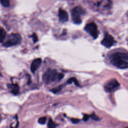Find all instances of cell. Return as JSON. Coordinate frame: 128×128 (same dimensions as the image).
I'll list each match as a JSON object with an SVG mask.
<instances>
[{
  "instance_id": "ffe728a7",
  "label": "cell",
  "mask_w": 128,
  "mask_h": 128,
  "mask_svg": "<svg viewBox=\"0 0 128 128\" xmlns=\"http://www.w3.org/2000/svg\"><path fill=\"white\" fill-rule=\"evenodd\" d=\"M0 76H2V74H1V73H0Z\"/></svg>"
},
{
  "instance_id": "9c48e42d",
  "label": "cell",
  "mask_w": 128,
  "mask_h": 128,
  "mask_svg": "<svg viewBox=\"0 0 128 128\" xmlns=\"http://www.w3.org/2000/svg\"><path fill=\"white\" fill-rule=\"evenodd\" d=\"M42 63L41 58H36L33 60L30 65V70L32 72L34 73Z\"/></svg>"
},
{
  "instance_id": "5bb4252c",
  "label": "cell",
  "mask_w": 128,
  "mask_h": 128,
  "mask_svg": "<svg viewBox=\"0 0 128 128\" xmlns=\"http://www.w3.org/2000/svg\"><path fill=\"white\" fill-rule=\"evenodd\" d=\"M0 2L1 4L5 7H8L10 6V2L8 0H0Z\"/></svg>"
},
{
  "instance_id": "30bf717a",
  "label": "cell",
  "mask_w": 128,
  "mask_h": 128,
  "mask_svg": "<svg viewBox=\"0 0 128 128\" xmlns=\"http://www.w3.org/2000/svg\"><path fill=\"white\" fill-rule=\"evenodd\" d=\"M10 88L12 89V92L14 94H18L19 92V86L18 84H12L10 86Z\"/></svg>"
},
{
  "instance_id": "9a60e30c",
  "label": "cell",
  "mask_w": 128,
  "mask_h": 128,
  "mask_svg": "<svg viewBox=\"0 0 128 128\" xmlns=\"http://www.w3.org/2000/svg\"><path fill=\"white\" fill-rule=\"evenodd\" d=\"M46 117H41L38 120V122L40 124H44L46 122Z\"/></svg>"
},
{
  "instance_id": "6da1fadb",
  "label": "cell",
  "mask_w": 128,
  "mask_h": 128,
  "mask_svg": "<svg viewBox=\"0 0 128 128\" xmlns=\"http://www.w3.org/2000/svg\"><path fill=\"white\" fill-rule=\"evenodd\" d=\"M110 62L119 68H128V53L116 52L112 54L110 58Z\"/></svg>"
},
{
  "instance_id": "8fae6325",
  "label": "cell",
  "mask_w": 128,
  "mask_h": 128,
  "mask_svg": "<svg viewBox=\"0 0 128 128\" xmlns=\"http://www.w3.org/2000/svg\"><path fill=\"white\" fill-rule=\"evenodd\" d=\"M6 36V32L2 28H0V42H2L4 41Z\"/></svg>"
},
{
  "instance_id": "7c38bea8",
  "label": "cell",
  "mask_w": 128,
  "mask_h": 128,
  "mask_svg": "<svg viewBox=\"0 0 128 128\" xmlns=\"http://www.w3.org/2000/svg\"><path fill=\"white\" fill-rule=\"evenodd\" d=\"M48 128H56V124L52 121V119H50L48 120Z\"/></svg>"
},
{
  "instance_id": "ba28073f",
  "label": "cell",
  "mask_w": 128,
  "mask_h": 128,
  "mask_svg": "<svg viewBox=\"0 0 128 128\" xmlns=\"http://www.w3.org/2000/svg\"><path fill=\"white\" fill-rule=\"evenodd\" d=\"M58 17L60 20L62 22H66L68 19V15L66 11L65 10L60 8L58 11Z\"/></svg>"
},
{
  "instance_id": "e0dca14e",
  "label": "cell",
  "mask_w": 128,
  "mask_h": 128,
  "mask_svg": "<svg viewBox=\"0 0 128 128\" xmlns=\"http://www.w3.org/2000/svg\"><path fill=\"white\" fill-rule=\"evenodd\" d=\"M32 38H33L34 42H36L38 40V36H37L36 34H33L32 35Z\"/></svg>"
},
{
  "instance_id": "8992f818",
  "label": "cell",
  "mask_w": 128,
  "mask_h": 128,
  "mask_svg": "<svg viewBox=\"0 0 128 128\" xmlns=\"http://www.w3.org/2000/svg\"><path fill=\"white\" fill-rule=\"evenodd\" d=\"M119 82L116 79H112L108 82L104 86V90L108 92H113L118 88Z\"/></svg>"
},
{
  "instance_id": "ac0fdd59",
  "label": "cell",
  "mask_w": 128,
  "mask_h": 128,
  "mask_svg": "<svg viewBox=\"0 0 128 128\" xmlns=\"http://www.w3.org/2000/svg\"><path fill=\"white\" fill-rule=\"evenodd\" d=\"M70 120H71L72 122V123H74V124H78V123L79 122H80V120H78V118H72Z\"/></svg>"
},
{
  "instance_id": "4fadbf2b",
  "label": "cell",
  "mask_w": 128,
  "mask_h": 128,
  "mask_svg": "<svg viewBox=\"0 0 128 128\" xmlns=\"http://www.w3.org/2000/svg\"><path fill=\"white\" fill-rule=\"evenodd\" d=\"M72 82H74V83L76 85L79 86L78 82L77 81V80L75 78H72L68 79V80L67 81V83H68V84H71Z\"/></svg>"
},
{
  "instance_id": "44dd1931",
  "label": "cell",
  "mask_w": 128,
  "mask_h": 128,
  "mask_svg": "<svg viewBox=\"0 0 128 128\" xmlns=\"http://www.w3.org/2000/svg\"></svg>"
},
{
  "instance_id": "5b68a950",
  "label": "cell",
  "mask_w": 128,
  "mask_h": 128,
  "mask_svg": "<svg viewBox=\"0 0 128 128\" xmlns=\"http://www.w3.org/2000/svg\"><path fill=\"white\" fill-rule=\"evenodd\" d=\"M84 30L88 33L94 38H98V31L96 24L94 22H90L84 28Z\"/></svg>"
},
{
  "instance_id": "d6986e66",
  "label": "cell",
  "mask_w": 128,
  "mask_h": 128,
  "mask_svg": "<svg viewBox=\"0 0 128 128\" xmlns=\"http://www.w3.org/2000/svg\"><path fill=\"white\" fill-rule=\"evenodd\" d=\"M90 118V116L87 114H85L84 116H83V120L84 121H87Z\"/></svg>"
},
{
  "instance_id": "277c9868",
  "label": "cell",
  "mask_w": 128,
  "mask_h": 128,
  "mask_svg": "<svg viewBox=\"0 0 128 128\" xmlns=\"http://www.w3.org/2000/svg\"><path fill=\"white\" fill-rule=\"evenodd\" d=\"M22 40L20 34H12L9 35L6 41L4 44V46L6 48L10 47L18 44Z\"/></svg>"
},
{
  "instance_id": "3957f363",
  "label": "cell",
  "mask_w": 128,
  "mask_h": 128,
  "mask_svg": "<svg viewBox=\"0 0 128 128\" xmlns=\"http://www.w3.org/2000/svg\"><path fill=\"white\" fill-rule=\"evenodd\" d=\"M85 13L84 9L80 6H77L74 8L72 11V18L74 23L80 24L82 22L81 15Z\"/></svg>"
},
{
  "instance_id": "2e32d148",
  "label": "cell",
  "mask_w": 128,
  "mask_h": 128,
  "mask_svg": "<svg viewBox=\"0 0 128 128\" xmlns=\"http://www.w3.org/2000/svg\"><path fill=\"white\" fill-rule=\"evenodd\" d=\"M90 116L91 117V118H92V120H99V118H98L97 116H96L94 114H92Z\"/></svg>"
},
{
  "instance_id": "7a4b0ae2",
  "label": "cell",
  "mask_w": 128,
  "mask_h": 128,
  "mask_svg": "<svg viewBox=\"0 0 128 128\" xmlns=\"http://www.w3.org/2000/svg\"><path fill=\"white\" fill-rule=\"evenodd\" d=\"M64 76L62 74L58 73L55 70H48L44 74L43 80L46 84H49L55 81H60Z\"/></svg>"
},
{
  "instance_id": "52a82bcc",
  "label": "cell",
  "mask_w": 128,
  "mask_h": 128,
  "mask_svg": "<svg viewBox=\"0 0 128 128\" xmlns=\"http://www.w3.org/2000/svg\"><path fill=\"white\" fill-rule=\"evenodd\" d=\"M114 42L115 41L114 38L110 34H106L104 38L101 42V44L107 48H110L114 44Z\"/></svg>"
}]
</instances>
